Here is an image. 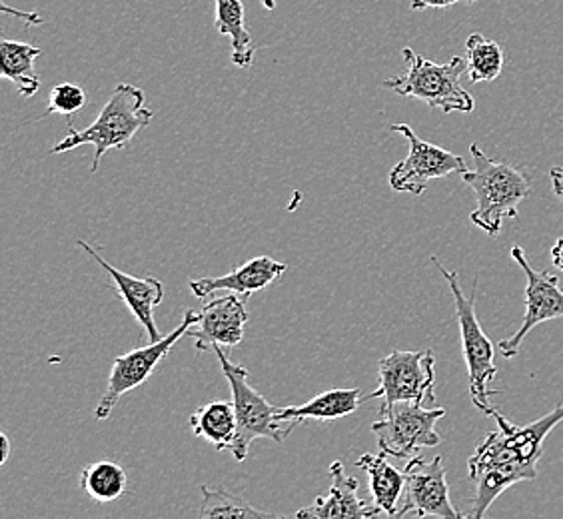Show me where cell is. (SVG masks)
<instances>
[{"label":"cell","instance_id":"1","mask_svg":"<svg viewBox=\"0 0 563 519\" xmlns=\"http://www.w3.org/2000/svg\"><path fill=\"white\" fill-rule=\"evenodd\" d=\"M498 423L489 432L467 462V474L476 486L470 519H488L486 514L496 499L520 482L538 477V462L542 460L545 440L558 423L563 422V404L528 426H514L506 416L494 411Z\"/></svg>","mask_w":563,"mask_h":519},{"label":"cell","instance_id":"2","mask_svg":"<svg viewBox=\"0 0 563 519\" xmlns=\"http://www.w3.org/2000/svg\"><path fill=\"white\" fill-rule=\"evenodd\" d=\"M152 119L154 112L146 107L144 90L132 87L129 82H120L90 126L75 130L73 122H68V136L56 142L51 148V154H63L80 148L85 144H92L95 161L90 166V173L97 174L102 156L109 151L124 148L141 130L151 124Z\"/></svg>","mask_w":563,"mask_h":519},{"label":"cell","instance_id":"3","mask_svg":"<svg viewBox=\"0 0 563 519\" xmlns=\"http://www.w3.org/2000/svg\"><path fill=\"white\" fill-rule=\"evenodd\" d=\"M470 152L476 168L462 174V180L476 195V210L470 218L494 239L499 236L504 220L518 218V208L530 196V176L518 166L492 161L477 142L470 146Z\"/></svg>","mask_w":563,"mask_h":519},{"label":"cell","instance_id":"4","mask_svg":"<svg viewBox=\"0 0 563 519\" xmlns=\"http://www.w3.org/2000/svg\"><path fill=\"white\" fill-rule=\"evenodd\" d=\"M406 73L394 76L384 82V88L396 92L398 97L422 100L432 110L464 112L470 114L476 109L474 97L462 87V76L467 73V60L454 56L445 65H438L422 55L413 53L410 46L401 51Z\"/></svg>","mask_w":563,"mask_h":519},{"label":"cell","instance_id":"5","mask_svg":"<svg viewBox=\"0 0 563 519\" xmlns=\"http://www.w3.org/2000/svg\"><path fill=\"white\" fill-rule=\"evenodd\" d=\"M432 264L442 272L452 296H454L455 316L460 324V335H462V350H464V360H466L467 382H470V396L477 410L486 416H494V408L489 404L492 396H498L499 389H489L488 386L498 376V368L494 364V344L486 332L482 330L476 314V286L474 281V292L467 298L457 274L448 270L440 260L432 256Z\"/></svg>","mask_w":563,"mask_h":519},{"label":"cell","instance_id":"6","mask_svg":"<svg viewBox=\"0 0 563 519\" xmlns=\"http://www.w3.org/2000/svg\"><path fill=\"white\" fill-rule=\"evenodd\" d=\"M212 352L217 354L222 374L230 384L232 406L239 418L236 442L230 452L239 462H244L249 457L250 445L254 440L268 438L274 442H284L298 428V423L278 420V408L268 404L258 389L252 388L249 369L230 362V357L224 354V347H214Z\"/></svg>","mask_w":563,"mask_h":519},{"label":"cell","instance_id":"7","mask_svg":"<svg viewBox=\"0 0 563 519\" xmlns=\"http://www.w3.org/2000/svg\"><path fill=\"white\" fill-rule=\"evenodd\" d=\"M435 356L432 350L422 352H401L396 350L378 364V388L369 391L362 400H382L379 410H386L394 404L412 401L423 406V401H433V382H435Z\"/></svg>","mask_w":563,"mask_h":519},{"label":"cell","instance_id":"8","mask_svg":"<svg viewBox=\"0 0 563 519\" xmlns=\"http://www.w3.org/2000/svg\"><path fill=\"white\" fill-rule=\"evenodd\" d=\"M444 416V408L426 410L412 401H401L379 410V420L372 423V432L378 440L379 452L412 460L422 448H435L442 442L435 423Z\"/></svg>","mask_w":563,"mask_h":519},{"label":"cell","instance_id":"9","mask_svg":"<svg viewBox=\"0 0 563 519\" xmlns=\"http://www.w3.org/2000/svg\"><path fill=\"white\" fill-rule=\"evenodd\" d=\"M195 310H186L185 318L180 325L173 330L170 334L164 335L158 342H151L148 346L132 350L124 356L114 357L112 360V368H110L109 386L102 396V400L98 401L95 418L97 420H107L112 416V410L117 408L120 398L124 394H129L132 389L139 388L144 382H148L154 369L161 366L164 357L170 354V350L176 346V342H180L188 330L192 328L196 320Z\"/></svg>","mask_w":563,"mask_h":519},{"label":"cell","instance_id":"10","mask_svg":"<svg viewBox=\"0 0 563 519\" xmlns=\"http://www.w3.org/2000/svg\"><path fill=\"white\" fill-rule=\"evenodd\" d=\"M406 487L401 504L390 519L416 518L470 519L460 514L450 498V486L445 479V465L442 455H435L432 462H426L422 455H416L406 465Z\"/></svg>","mask_w":563,"mask_h":519},{"label":"cell","instance_id":"11","mask_svg":"<svg viewBox=\"0 0 563 519\" xmlns=\"http://www.w3.org/2000/svg\"><path fill=\"white\" fill-rule=\"evenodd\" d=\"M390 129L400 132L410 146L408 156L391 168L390 186L396 192L420 196L426 192L430 180L467 173V164L462 156L422 141L408 124H391Z\"/></svg>","mask_w":563,"mask_h":519},{"label":"cell","instance_id":"12","mask_svg":"<svg viewBox=\"0 0 563 519\" xmlns=\"http://www.w3.org/2000/svg\"><path fill=\"white\" fill-rule=\"evenodd\" d=\"M509 254L526 274V314L516 334L499 342V354L508 360L520 354L523 340L536 325L563 318V290L560 278L548 272L533 270L521 246H514Z\"/></svg>","mask_w":563,"mask_h":519},{"label":"cell","instance_id":"13","mask_svg":"<svg viewBox=\"0 0 563 519\" xmlns=\"http://www.w3.org/2000/svg\"><path fill=\"white\" fill-rule=\"evenodd\" d=\"M246 324V298L239 294H227L205 303L202 312L196 316L195 324L188 330V335L195 338L198 352L214 347H236L244 340Z\"/></svg>","mask_w":563,"mask_h":519},{"label":"cell","instance_id":"14","mask_svg":"<svg viewBox=\"0 0 563 519\" xmlns=\"http://www.w3.org/2000/svg\"><path fill=\"white\" fill-rule=\"evenodd\" d=\"M76 244H78V249L85 250L88 256H92V260L100 264V268L109 274L112 288L117 290V294L122 298V302L126 303V308L136 318L142 332L148 335V342L163 340V335L156 328V320H154V308L163 302L164 298L163 281L158 278H152V276H146V278L131 276L126 272L114 268L112 264H109L107 260L98 254V250L92 249L85 240H78Z\"/></svg>","mask_w":563,"mask_h":519},{"label":"cell","instance_id":"15","mask_svg":"<svg viewBox=\"0 0 563 519\" xmlns=\"http://www.w3.org/2000/svg\"><path fill=\"white\" fill-rule=\"evenodd\" d=\"M332 486L324 496H318L314 504L296 511V519H374L379 511L360 496L356 477L347 476L342 462L330 465Z\"/></svg>","mask_w":563,"mask_h":519},{"label":"cell","instance_id":"16","mask_svg":"<svg viewBox=\"0 0 563 519\" xmlns=\"http://www.w3.org/2000/svg\"><path fill=\"white\" fill-rule=\"evenodd\" d=\"M284 272H288L286 264L268 256H256L220 278H196L188 281V286L196 298H210L212 294L230 292L239 294L249 300L250 294L268 288L284 276Z\"/></svg>","mask_w":563,"mask_h":519},{"label":"cell","instance_id":"17","mask_svg":"<svg viewBox=\"0 0 563 519\" xmlns=\"http://www.w3.org/2000/svg\"><path fill=\"white\" fill-rule=\"evenodd\" d=\"M360 389H328L324 394L316 396L303 406H288L278 408V420L280 422L300 423L303 420H316V422H330L352 416L362 404Z\"/></svg>","mask_w":563,"mask_h":519},{"label":"cell","instance_id":"18","mask_svg":"<svg viewBox=\"0 0 563 519\" xmlns=\"http://www.w3.org/2000/svg\"><path fill=\"white\" fill-rule=\"evenodd\" d=\"M357 467H362L369 477V492L374 498V506L382 511L394 516L398 509V501L404 496L406 487V472L396 470L388 462V455L379 452L378 455L364 454L357 460Z\"/></svg>","mask_w":563,"mask_h":519},{"label":"cell","instance_id":"19","mask_svg":"<svg viewBox=\"0 0 563 519\" xmlns=\"http://www.w3.org/2000/svg\"><path fill=\"white\" fill-rule=\"evenodd\" d=\"M190 428L196 438L207 440L218 452L232 450L239 433V418L232 401H208L190 416Z\"/></svg>","mask_w":563,"mask_h":519},{"label":"cell","instance_id":"20","mask_svg":"<svg viewBox=\"0 0 563 519\" xmlns=\"http://www.w3.org/2000/svg\"><path fill=\"white\" fill-rule=\"evenodd\" d=\"M0 56V76L12 82L21 97H34L41 90V76L36 75L34 68V60L41 56V48L19 41H2Z\"/></svg>","mask_w":563,"mask_h":519},{"label":"cell","instance_id":"21","mask_svg":"<svg viewBox=\"0 0 563 519\" xmlns=\"http://www.w3.org/2000/svg\"><path fill=\"white\" fill-rule=\"evenodd\" d=\"M217 31L232 41V65L250 68L256 53L242 0H217Z\"/></svg>","mask_w":563,"mask_h":519},{"label":"cell","instance_id":"22","mask_svg":"<svg viewBox=\"0 0 563 519\" xmlns=\"http://www.w3.org/2000/svg\"><path fill=\"white\" fill-rule=\"evenodd\" d=\"M202 501L195 519H286L252 508L246 499L222 487H200Z\"/></svg>","mask_w":563,"mask_h":519},{"label":"cell","instance_id":"23","mask_svg":"<svg viewBox=\"0 0 563 519\" xmlns=\"http://www.w3.org/2000/svg\"><path fill=\"white\" fill-rule=\"evenodd\" d=\"M80 487L98 504H110L122 498L129 489V474L122 465L110 460L90 464L80 474Z\"/></svg>","mask_w":563,"mask_h":519},{"label":"cell","instance_id":"24","mask_svg":"<svg viewBox=\"0 0 563 519\" xmlns=\"http://www.w3.org/2000/svg\"><path fill=\"white\" fill-rule=\"evenodd\" d=\"M467 75L474 85L492 82L504 70V51L496 41H489L484 34L467 36Z\"/></svg>","mask_w":563,"mask_h":519},{"label":"cell","instance_id":"25","mask_svg":"<svg viewBox=\"0 0 563 519\" xmlns=\"http://www.w3.org/2000/svg\"><path fill=\"white\" fill-rule=\"evenodd\" d=\"M87 107V92L85 88L73 85V82H60L51 90L48 107H46V117L48 114H63V117H73L76 112Z\"/></svg>","mask_w":563,"mask_h":519},{"label":"cell","instance_id":"26","mask_svg":"<svg viewBox=\"0 0 563 519\" xmlns=\"http://www.w3.org/2000/svg\"><path fill=\"white\" fill-rule=\"evenodd\" d=\"M455 2H466V4H474L477 0H412V11H426V9H448Z\"/></svg>","mask_w":563,"mask_h":519},{"label":"cell","instance_id":"27","mask_svg":"<svg viewBox=\"0 0 563 519\" xmlns=\"http://www.w3.org/2000/svg\"><path fill=\"white\" fill-rule=\"evenodd\" d=\"M550 176H552L553 192L563 202V168L555 166V168H552Z\"/></svg>","mask_w":563,"mask_h":519},{"label":"cell","instance_id":"28","mask_svg":"<svg viewBox=\"0 0 563 519\" xmlns=\"http://www.w3.org/2000/svg\"><path fill=\"white\" fill-rule=\"evenodd\" d=\"M552 264L558 270L563 272V239L558 240L552 249Z\"/></svg>","mask_w":563,"mask_h":519},{"label":"cell","instance_id":"29","mask_svg":"<svg viewBox=\"0 0 563 519\" xmlns=\"http://www.w3.org/2000/svg\"><path fill=\"white\" fill-rule=\"evenodd\" d=\"M0 444H2V455H0V464H7L9 454H11V442L7 438V433H0Z\"/></svg>","mask_w":563,"mask_h":519},{"label":"cell","instance_id":"30","mask_svg":"<svg viewBox=\"0 0 563 519\" xmlns=\"http://www.w3.org/2000/svg\"><path fill=\"white\" fill-rule=\"evenodd\" d=\"M262 4H264V9H268V11L276 9V0H262Z\"/></svg>","mask_w":563,"mask_h":519}]
</instances>
